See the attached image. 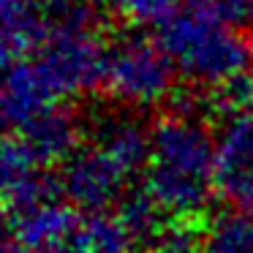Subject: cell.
Returning <instances> with one entry per match:
<instances>
[{
    "mask_svg": "<svg viewBox=\"0 0 253 253\" xmlns=\"http://www.w3.org/2000/svg\"><path fill=\"white\" fill-rule=\"evenodd\" d=\"M215 133L193 112H166L150 126L142 191L174 220H202L218 193Z\"/></svg>",
    "mask_w": 253,
    "mask_h": 253,
    "instance_id": "cell-1",
    "label": "cell"
},
{
    "mask_svg": "<svg viewBox=\"0 0 253 253\" xmlns=\"http://www.w3.org/2000/svg\"><path fill=\"white\" fill-rule=\"evenodd\" d=\"M158 44L177 77L207 93L253 68V36L229 28L191 3L158 28Z\"/></svg>",
    "mask_w": 253,
    "mask_h": 253,
    "instance_id": "cell-2",
    "label": "cell"
},
{
    "mask_svg": "<svg viewBox=\"0 0 253 253\" xmlns=\"http://www.w3.org/2000/svg\"><path fill=\"white\" fill-rule=\"evenodd\" d=\"M174 79L177 71L158 39L133 30L109 41L101 87L120 109L144 112L166 104L174 90Z\"/></svg>",
    "mask_w": 253,
    "mask_h": 253,
    "instance_id": "cell-3",
    "label": "cell"
},
{
    "mask_svg": "<svg viewBox=\"0 0 253 253\" xmlns=\"http://www.w3.org/2000/svg\"><path fill=\"white\" fill-rule=\"evenodd\" d=\"M131 180L133 177L117 161H112L87 139L57 169L60 196L84 215L109 212L112 204L117 207L126 199V188Z\"/></svg>",
    "mask_w": 253,
    "mask_h": 253,
    "instance_id": "cell-4",
    "label": "cell"
},
{
    "mask_svg": "<svg viewBox=\"0 0 253 253\" xmlns=\"http://www.w3.org/2000/svg\"><path fill=\"white\" fill-rule=\"evenodd\" d=\"M218 196L234 212L253 218V115L229 117L215 133Z\"/></svg>",
    "mask_w": 253,
    "mask_h": 253,
    "instance_id": "cell-5",
    "label": "cell"
},
{
    "mask_svg": "<svg viewBox=\"0 0 253 253\" xmlns=\"http://www.w3.org/2000/svg\"><path fill=\"white\" fill-rule=\"evenodd\" d=\"M87 142L104 150L112 161L123 166L131 177L144 171L150 158V128L136 117V112H101L87 126Z\"/></svg>",
    "mask_w": 253,
    "mask_h": 253,
    "instance_id": "cell-6",
    "label": "cell"
},
{
    "mask_svg": "<svg viewBox=\"0 0 253 253\" xmlns=\"http://www.w3.org/2000/svg\"><path fill=\"white\" fill-rule=\"evenodd\" d=\"M8 220V242L22 248H60L71 245L82 212L66 199H49L36 207L19 210L6 215Z\"/></svg>",
    "mask_w": 253,
    "mask_h": 253,
    "instance_id": "cell-7",
    "label": "cell"
},
{
    "mask_svg": "<svg viewBox=\"0 0 253 253\" xmlns=\"http://www.w3.org/2000/svg\"><path fill=\"white\" fill-rule=\"evenodd\" d=\"M63 106L57 93L49 87L41 71L30 60H19L6 66V82H3V120L8 133L36 123L39 117Z\"/></svg>",
    "mask_w": 253,
    "mask_h": 253,
    "instance_id": "cell-8",
    "label": "cell"
},
{
    "mask_svg": "<svg viewBox=\"0 0 253 253\" xmlns=\"http://www.w3.org/2000/svg\"><path fill=\"white\" fill-rule=\"evenodd\" d=\"M55 0H0L3 66L28 60L44 44L52 25Z\"/></svg>",
    "mask_w": 253,
    "mask_h": 253,
    "instance_id": "cell-9",
    "label": "cell"
},
{
    "mask_svg": "<svg viewBox=\"0 0 253 253\" xmlns=\"http://www.w3.org/2000/svg\"><path fill=\"white\" fill-rule=\"evenodd\" d=\"M11 136H17L44 169H52V166L60 169L71 158L74 150L82 144V126L74 112H68L66 106H57L55 112L39 117L30 126L11 131Z\"/></svg>",
    "mask_w": 253,
    "mask_h": 253,
    "instance_id": "cell-10",
    "label": "cell"
},
{
    "mask_svg": "<svg viewBox=\"0 0 253 253\" xmlns=\"http://www.w3.org/2000/svg\"><path fill=\"white\" fill-rule=\"evenodd\" d=\"M71 251L74 253H133L136 242H133L131 231L120 220L115 210L109 212H93L82 215L77 231L71 237Z\"/></svg>",
    "mask_w": 253,
    "mask_h": 253,
    "instance_id": "cell-11",
    "label": "cell"
},
{
    "mask_svg": "<svg viewBox=\"0 0 253 253\" xmlns=\"http://www.w3.org/2000/svg\"><path fill=\"white\" fill-rule=\"evenodd\" d=\"M199 253H253V218L234 210L207 218L199 229Z\"/></svg>",
    "mask_w": 253,
    "mask_h": 253,
    "instance_id": "cell-12",
    "label": "cell"
},
{
    "mask_svg": "<svg viewBox=\"0 0 253 253\" xmlns=\"http://www.w3.org/2000/svg\"><path fill=\"white\" fill-rule=\"evenodd\" d=\"M106 6L112 8V14H117L128 25H136V28L155 25V28H161L180 11L182 3L180 0H106Z\"/></svg>",
    "mask_w": 253,
    "mask_h": 253,
    "instance_id": "cell-13",
    "label": "cell"
},
{
    "mask_svg": "<svg viewBox=\"0 0 253 253\" xmlns=\"http://www.w3.org/2000/svg\"><path fill=\"white\" fill-rule=\"evenodd\" d=\"M210 109L223 120L240 115H253V68L210 93Z\"/></svg>",
    "mask_w": 253,
    "mask_h": 253,
    "instance_id": "cell-14",
    "label": "cell"
},
{
    "mask_svg": "<svg viewBox=\"0 0 253 253\" xmlns=\"http://www.w3.org/2000/svg\"><path fill=\"white\" fill-rule=\"evenodd\" d=\"M191 6L220 19L229 28L253 36V0H191Z\"/></svg>",
    "mask_w": 253,
    "mask_h": 253,
    "instance_id": "cell-15",
    "label": "cell"
},
{
    "mask_svg": "<svg viewBox=\"0 0 253 253\" xmlns=\"http://www.w3.org/2000/svg\"><path fill=\"white\" fill-rule=\"evenodd\" d=\"M3 253H74L71 245H60V248H22L14 245V242H6V251Z\"/></svg>",
    "mask_w": 253,
    "mask_h": 253,
    "instance_id": "cell-16",
    "label": "cell"
}]
</instances>
